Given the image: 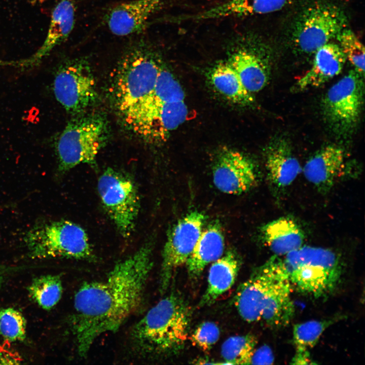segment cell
<instances>
[{
  "instance_id": "e0dca14e",
  "label": "cell",
  "mask_w": 365,
  "mask_h": 365,
  "mask_svg": "<svg viewBox=\"0 0 365 365\" xmlns=\"http://www.w3.org/2000/svg\"><path fill=\"white\" fill-rule=\"evenodd\" d=\"M75 21V0H60L54 8L46 37L39 49L27 58L8 64L25 68L39 64L55 48L67 40Z\"/></svg>"
},
{
  "instance_id": "4dcf8cb0",
  "label": "cell",
  "mask_w": 365,
  "mask_h": 365,
  "mask_svg": "<svg viewBox=\"0 0 365 365\" xmlns=\"http://www.w3.org/2000/svg\"><path fill=\"white\" fill-rule=\"evenodd\" d=\"M346 60L353 66L355 70L362 77L364 72V47L355 33L345 28L337 36Z\"/></svg>"
},
{
  "instance_id": "277c9868",
  "label": "cell",
  "mask_w": 365,
  "mask_h": 365,
  "mask_svg": "<svg viewBox=\"0 0 365 365\" xmlns=\"http://www.w3.org/2000/svg\"><path fill=\"white\" fill-rule=\"evenodd\" d=\"M191 310L178 294H172L153 307L134 326L132 337L145 352L174 351L186 341Z\"/></svg>"
},
{
  "instance_id": "3957f363",
  "label": "cell",
  "mask_w": 365,
  "mask_h": 365,
  "mask_svg": "<svg viewBox=\"0 0 365 365\" xmlns=\"http://www.w3.org/2000/svg\"><path fill=\"white\" fill-rule=\"evenodd\" d=\"M162 66L142 40L131 44L125 50L110 88L114 106L123 120L152 92Z\"/></svg>"
},
{
  "instance_id": "8992f818",
  "label": "cell",
  "mask_w": 365,
  "mask_h": 365,
  "mask_svg": "<svg viewBox=\"0 0 365 365\" xmlns=\"http://www.w3.org/2000/svg\"><path fill=\"white\" fill-rule=\"evenodd\" d=\"M109 137L110 126L104 115L96 112L78 115L55 141L58 170L65 172L81 164L94 165Z\"/></svg>"
},
{
  "instance_id": "ba28073f",
  "label": "cell",
  "mask_w": 365,
  "mask_h": 365,
  "mask_svg": "<svg viewBox=\"0 0 365 365\" xmlns=\"http://www.w3.org/2000/svg\"><path fill=\"white\" fill-rule=\"evenodd\" d=\"M53 90L57 101L74 115L94 105L98 95L89 61L81 57L62 61L55 72Z\"/></svg>"
},
{
  "instance_id": "7a4b0ae2",
  "label": "cell",
  "mask_w": 365,
  "mask_h": 365,
  "mask_svg": "<svg viewBox=\"0 0 365 365\" xmlns=\"http://www.w3.org/2000/svg\"><path fill=\"white\" fill-rule=\"evenodd\" d=\"M292 289L279 256L273 255L240 285L234 304L247 322L263 320L279 328L288 325L294 316Z\"/></svg>"
},
{
  "instance_id": "30bf717a",
  "label": "cell",
  "mask_w": 365,
  "mask_h": 365,
  "mask_svg": "<svg viewBox=\"0 0 365 365\" xmlns=\"http://www.w3.org/2000/svg\"><path fill=\"white\" fill-rule=\"evenodd\" d=\"M346 19L337 6L322 2L307 8L298 19L294 33L296 47L305 53H314L345 28Z\"/></svg>"
},
{
  "instance_id": "ac0fdd59",
  "label": "cell",
  "mask_w": 365,
  "mask_h": 365,
  "mask_svg": "<svg viewBox=\"0 0 365 365\" xmlns=\"http://www.w3.org/2000/svg\"><path fill=\"white\" fill-rule=\"evenodd\" d=\"M346 61L339 44L326 43L314 53L312 65L296 83L297 89L303 90L322 85L340 74Z\"/></svg>"
},
{
  "instance_id": "7402d4cb",
  "label": "cell",
  "mask_w": 365,
  "mask_h": 365,
  "mask_svg": "<svg viewBox=\"0 0 365 365\" xmlns=\"http://www.w3.org/2000/svg\"><path fill=\"white\" fill-rule=\"evenodd\" d=\"M238 75L245 89L252 95L262 90L268 81V71L261 57L252 49L241 47L227 61Z\"/></svg>"
},
{
  "instance_id": "44dd1931",
  "label": "cell",
  "mask_w": 365,
  "mask_h": 365,
  "mask_svg": "<svg viewBox=\"0 0 365 365\" xmlns=\"http://www.w3.org/2000/svg\"><path fill=\"white\" fill-rule=\"evenodd\" d=\"M225 248V239L218 223L209 225L202 231L186 264L189 276H200L206 266L221 257Z\"/></svg>"
},
{
  "instance_id": "cb8c5ba5",
  "label": "cell",
  "mask_w": 365,
  "mask_h": 365,
  "mask_svg": "<svg viewBox=\"0 0 365 365\" xmlns=\"http://www.w3.org/2000/svg\"><path fill=\"white\" fill-rule=\"evenodd\" d=\"M290 0H226L196 15L195 19L209 20L228 17L264 14L280 10Z\"/></svg>"
},
{
  "instance_id": "2e32d148",
  "label": "cell",
  "mask_w": 365,
  "mask_h": 365,
  "mask_svg": "<svg viewBox=\"0 0 365 365\" xmlns=\"http://www.w3.org/2000/svg\"><path fill=\"white\" fill-rule=\"evenodd\" d=\"M164 0H133L119 4L107 13L105 21L114 34L127 36L138 33L145 27L150 17Z\"/></svg>"
},
{
  "instance_id": "4316f807",
  "label": "cell",
  "mask_w": 365,
  "mask_h": 365,
  "mask_svg": "<svg viewBox=\"0 0 365 365\" xmlns=\"http://www.w3.org/2000/svg\"><path fill=\"white\" fill-rule=\"evenodd\" d=\"M60 276L45 275L34 278L28 287L31 299L42 309L49 310L60 301L62 294Z\"/></svg>"
},
{
  "instance_id": "5b68a950",
  "label": "cell",
  "mask_w": 365,
  "mask_h": 365,
  "mask_svg": "<svg viewBox=\"0 0 365 365\" xmlns=\"http://www.w3.org/2000/svg\"><path fill=\"white\" fill-rule=\"evenodd\" d=\"M279 257L292 289L300 293L315 299L325 298L340 282L342 263L330 249L303 245Z\"/></svg>"
},
{
  "instance_id": "83f0119b",
  "label": "cell",
  "mask_w": 365,
  "mask_h": 365,
  "mask_svg": "<svg viewBox=\"0 0 365 365\" xmlns=\"http://www.w3.org/2000/svg\"><path fill=\"white\" fill-rule=\"evenodd\" d=\"M257 344L252 334L229 338L222 344L221 354L227 364H249L250 359Z\"/></svg>"
},
{
  "instance_id": "836d02e7",
  "label": "cell",
  "mask_w": 365,
  "mask_h": 365,
  "mask_svg": "<svg viewBox=\"0 0 365 365\" xmlns=\"http://www.w3.org/2000/svg\"><path fill=\"white\" fill-rule=\"evenodd\" d=\"M293 364H313L315 362L311 359L309 350L296 348V352L291 359Z\"/></svg>"
},
{
  "instance_id": "f546056e",
  "label": "cell",
  "mask_w": 365,
  "mask_h": 365,
  "mask_svg": "<svg viewBox=\"0 0 365 365\" xmlns=\"http://www.w3.org/2000/svg\"><path fill=\"white\" fill-rule=\"evenodd\" d=\"M26 334V321L19 311L10 307L0 309V335L4 339L23 341Z\"/></svg>"
},
{
  "instance_id": "484cf974",
  "label": "cell",
  "mask_w": 365,
  "mask_h": 365,
  "mask_svg": "<svg viewBox=\"0 0 365 365\" xmlns=\"http://www.w3.org/2000/svg\"><path fill=\"white\" fill-rule=\"evenodd\" d=\"M185 97L180 83L173 74L162 65L152 92L123 121L136 113L165 103L184 101Z\"/></svg>"
},
{
  "instance_id": "8fae6325",
  "label": "cell",
  "mask_w": 365,
  "mask_h": 365,
  "mask_svg": "<svg viewBox=\"0 0 365 365\" xmlns=\"http://www.w3.org/2000/svg\"><path fill=\"white\" fill-rule=\"evenodd\" d=\"M361 76L351 70L327 91L323 101L324 117L333 128L348 131L356 124L363 101Z\"/></svg>"
},
{
  "instance_id": "e575fe53",
  "label": "cell",
  "mask_w": 365,
  "mask_h": 365,
  "mask_svg": "<svg viewBox=\"0 0 365 365\" xmlns=\"http://www.w3.org/2000/svg\"><path fill=\"white\" fill-rule=\"evenodd\" d=\"M3 281V277L0 274V285H1Z\"/></svg>"
},
{
  "instance_id": "d6a6232c",
  "label": "cell",
  "mask_w": 365,
  "mask_h": 365,
  "mask_svg": "<svg viewBox=\"0 0 365 365\" xmlns=\"http://www.w3.org/2000/svg\"><path fill=\"white\" fill-rule=\"evenodd\" d=\"M274 361V356L271 348L267 345H264L258 348H254L251 354L250 364H271Z\"/></svg>"
},
{
  "instance_id": "6da1fadb",
  "label": "cell",
  "mask_w": 365,
  "mask_h": 365,
  "mask_svg": "<svg viewBox=\"0 0 365 365\" xmlns=\"http://www.w3.org/2000/svg\"><path fill=\"white\" fill-rule=\"evenodd\" d=\"M145 243L118 262L101 281L86 282L74 298L72 326L77 348L85 356L101 335L117 331L139 308L153 266Z\"/></svg>"
},
{
  "instance_id": "603a6c76",
  "label": "cell",
  "mask_w": 365,
  "mask_h": 365,
  "mask_svg": "<svg viewBox=\"0 0 365 365\" xmlns=\"http://www.w3.org/2000/svg\"><path fill=\"white\" fill-rule=\"evenodd\" d=\"M240 266V260L232 251L212 262L208 272L207 287L199 305H211L228 291L234 284Z\"/></svg>"
},
{
  "instance_id": "ffe728a7",
  "label": "cell",
  "mask_w": 365,
  "mask_h": 365,
  "mask_svg": "<svg viewBox=\"0 0 365 365\" xmlns=\"http://www.w3.org/2000/svg\"><path fill=\"white\" fill-rule=\"evenodd\" d=\"M261 239L273 255H285L303 246L305 234L300 225L288 217H280L263 225Z\"/></svg>"
},
{
  "instance_id": "5bb4252c",
  "label": "cell",
  "mask_w": 365,
  "mask_h": 365,
  "mask_svg": "<svg viewBox=\"0 0 365 365\" xmlns=\"http://www.w3.org/2000/svg\"><path fill=\"white\" fill-rule=\"evenodd\" d=\"M212 178L218 190L232 195L249 191L254 187L258 178L251 160L231 149L224 150L218 156L213 168Z\"/></svg>"
},
{
  "instance_id": "d6986e66",
  "label": "cell",
  "mask_w": 365,
  "mask_h": 365,
  "mask_svg": "<svg viewBox=\"0 0 365 365\" xmlns=\"http://www.w3.org/2000/svg\"><path fill=\"white\" fill-rule=\"evenodd\" d=\"M268 181L277 191L290 186L302 172V167L288 143L284 141L272 143L265 155Z\"/></svg>"
},
{
  "instance_id": "9a60e30c",
  "label": "cell",
  "mask_w": 365,
  "mask_h": 365,
  "mask_svg": "<svg viewBox=\"0 0 365 365\" xmlns=\"http://www.w3.org/2000/svg\"><path fill=\"white\" fill-rule=\"evenodd\" d=\"M349 169L344 150L328 145L313 155L305 163L302 172L306 179L320 192H327Z\"/></svg>"
},
{
  "instance_id": "4fadbf2b",
  "label": "cell",
  "mask_w": 365,
  "mask_h": 365,
  "mask_svg": "<svg viewBox=\"0 0 365 365\" xmlns=\"http://www.w3.org/2000/svg\"><path fill=\"white\" fill-rule=\"evenodd\" d=\"M185 100L167 102L134 115L126 122L134 133L149 143L164 141L187 119Z\"/></svg>"
},
{
  "instance_id": "52a82bcc",
  "label": "cell",
  "mask_w": 365,
  "mask_h": 365,
  "mask_svg": "<svg viewBox=\"0 0 365 365\" xmlns=\"http://www.w3.org/2000/svg\"><path fill=\"white\" fill-rule=\"evenodd\" d=\"M24 242L30 256L34 258L90 260L93 258L86 232L69 221L38 223L27 232Z\"/></svg>"
},
{
  "instance_id": "7c38bea8",
  "label": "cell",
  "mask_w": 365,
  "mask_h": 365,
  "mask_svg": "<svg viewBox=\"0 0 365 365\" xmlns=\"http://www.w3.org/2000/svg\"><path fill=\"white\" fill-rule=\"evenodd\" d=\"M205 215L198 211L189 212L170 229L162 251L160 289L164 292L177 268L186 263L202 231Z\"/></svg>"
},
{
  "instance_id": "1f68e13d",
  "label": "cell",
  "mask_w": 365,
  "mask_h": 365,
  "mask_svg": "<svg viewBox=\"0 0 365 365\" xmlns=\"http://www.w3.org/2000/svg\"><path fill=\"white\" fill-rule=\"evenodd\" d=\"M220 335V329L216 324L206 321L196 328L191 336V340L195 346L207 351L216 343Z\"/></svg>"
},
{
  "instance_id": "d4e9b609",
  "label": "cell",
  "mask_w": 365,
  "mask_h": 365,
  "mask_svg": "<svg viewBox=\"0 0 365 365\" xmlns=\"http://www.w3.org/2000/svg\"><path fill=\"white\" fill-rule=\"evenodd\" d=\"M209 80L217 92L234 103L246 105L253 101L254 95L245 89L228 61L215 65L209 73Z\"/></svg>"
},
{
  "instance_id": "9c48e42d",
  "label": "cell",
  "mask_w": 365,
  "mask_h": 365,
  "mask_svg": "<svg viewBox=\"0 0 365 365\" xmlns=\"http://www.w3.org/2000/svg\"><path fill=\"white\" fill-rule=\"evenodd\" d=\"M97 190L102 204L121 235L134 231L140 208L136 186L128 175L109 168L100 176Z\"/></svg>"
},
{
  "instance_id": "f1b7e54d",
  "label": "cell",
  "mask_w": 365,
  "mask_h": 365,
  "mask_svg": "<svg viewBox=\"0 0 365 365\" xmlns=\"http://www.w3.org/2000/svg\"><path fill=\"white\" fill-rule=\"evenodd\" d=\"M335 319L310 320L293 327V341L296 348L309 350L316 345L324 331L332 325Z\"/></svg>"
}]
</instances>
